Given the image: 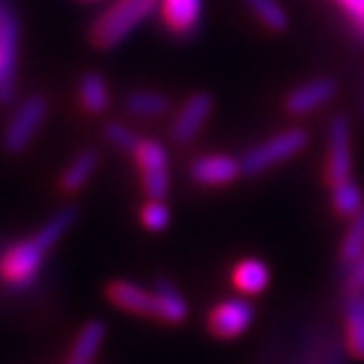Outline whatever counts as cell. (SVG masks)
Wrapping results in <instances>:
<instances>
[{"mask_svg":"<svg viewBox=\"0 0 364 364\" xmlns=\"http://www.w3.org/2000/svg\"><path fill=\"white\" fill-rule=\"evenodd\" d=\"M107 298L109 303L116 305L123 312L130 315H144V317H154L156 310V294L149 289L140 287L135 282L128 279H116L107 287Z\"/></svg>","mask_w":364,"mask_h":364,"instance_id":"10","label":"cell"},{"mask_svg":"<svg viewBox=\"0 0 364 364\" xmlns=\"http://www.w3.org/2000/svg\"><path fill=\"white\" fill-rule=\"evenodd\" d=\"M46 249L36 242V239H26V242H17L0 253V279L12 289H26L31 287L38 277L43 260H46Z\"/></svg>","mask_w":364,"mask_h":364,"instance_id":"3","label":"cell"},{"mask_svg":"<svg viewBox=\"0 0 364 364\" xmlns=\"http://www.w3.org/2000/svg\"><path fill=\"white\" fill-rule=\"evenodd\" d=\"M305 144H308V133L303 128H289L246 151L242 156V168L249 176H258V173H265L294 159Z\"/></svg>","mask_w":364,"mask_h":364,"instance_id":"2","label":"cell"},{"mask_svg":"<svg viewBox=\"0 0 364 364\" xmlns=\"http://www.w3.org/2000/svg\"><path fill=\"white\" fill-rule=\"evenodd\" d=\"M362 256H364V208L358 215H353L343 237V244H341V258H343V263L355 265Z\"/></svg>","mask_w":364,"mask_h":364,"instance_id":"23","label":"cell"},{"mask_svg":"<svg viewBox=\"0 0 364 364\" xmlns=\"http://www.w3.org/2000/svg\"><path fill=\"white\" fill-rule=\"evenodd\" d=\"M74 220H76V208H64V210H60V213H55L53 218H50V220L43 225L38 232H36L33 239L46 251H50L62 239L64 232H67L71 225H74Z\"/></svg>","mask_w":364,"mask_h":364,"instance_id":"22","label":"cell"},{"mask_svg":"<svg viewBox=\"0 0 364 364\" xmlns=\"http://www.w3.org/2000/svg\"><path fill=\"white\" fill-rule=\"evenodd\" d=\"M253 322L251 303L242 298H230V301L218 303L208 312V331L218 338H237L249 329Z\"/></svg>","mask_w":364,"mask_h":364,"instance_id":"6","label":"cell"},{"mask_svg":"<svg viewBox=\"0 0 364 364\" xmlns=\"http://www.w3.org/2000/svg\"><path fill=\"white\" fill-rule=\"evenodd\" d=\"M78 95L83 109L90 114H102L109 107V88L100 74H85L78 83Z\"/></svg>","mask_w":364,"mask_h":364,"instance_id":"20","label":"cell"},{"mask_svg":"<svg viewBox=\"0 0 364 364\" xmlns=\"http://www.w3.org/2000/svg\"><path fill=\"white\" fill-rule=\"evenodd\" d=\"M137 171L142 176V187L149 199H164L171 187L168 151L156 140H140L133 149Z\"/></svg>","mask_w":364,"mask_h":364,"instance_id":"4","label":"cell"},{"mask_svg":"<svg viewBox=\"0 0 364 364\" xmlns=\"http://www.w3.org/2000/svg\"><path fill=\"white\" fill-rule=\"evenodd\" d=\"M83 3H95V0H83Z\"/></svg>","mask_w":364,"mask_h":364,"instance_id":"30","label":"cell"},{"mask_svg":"<svg viewBox=\"0 0 364 364\" xmlns=\"http://www.w3.org/2000/svg\"><path fill=\"white\" fill-rule=\"evenodd\" d=\"M244 173L242 159L228 154H203L189 166V176L201 187H223L235 182Z\"/></svg>","mask_w":364,"mask_h":364,"instance_id":"8","label":"cell"},{"mask_svg":"<svg viewBox=\"0 0 364 364\" xmlns=\"http://www.w3.org/2000/svg\"><path fill=\"white\" fill-rule=\"evenodd\" d=\"M249 10L270 28V31H284L289 24V17L279 5V0H244Z\"/></svg>","mask_w":364,"mask_h":364,"instance_id":"24","label":"cell"},{"mask_svg":"<svg viewBox=\"0 0 364 364\" xmlns=\"http://www.w3.org/2000/svg\"><path fill=\"white\" fill-rule=\"evenodd\" d=\"M348 294L364 296V256L353 265L350 274H348Z\"/></svg>","mask_w":364,"mask_h":364,"instance_id":"28","label":"cell"},{"mask_svg":"<svg viewBox=\"0 0 364 364\" xmlns=\"http://www.w3.org/2000/svg\"><path fill=\"white\" fill-rule=\"evenodd\" d=\"M353 171V149H350V126L346 116H333L329 126V164L326 178L331 185L350 178Z\"/></svg>","mask_w":364,"mask_h":364,"instance_id":"7","label":"cell"},{"mask_svg":"<svg viewBox=\"0 0 364 364\" xmlns=\"http://www.w3.org/2000/svg\"><path fill=\"white\" fill-rule=\"evenodd\" d=\"M46 116H48V102L43 95H31V97H26L5 128V135H3L5 149L12 151V154L26 149L28 142L33 140V135L38 133V128L43 126Z\"/></svg>","mask_w":364,"mask_h":364,"instance_id":"5","label":"cell"},{"mask_svg":"<svg viewBox=\"0 0 364 364\" xmlns=\"http://www.w3.org/2000/svg\"><path fill=\"white\" fill-rule=\"evenodd\" d=\"M3 17H5V14H3V12H0V24H3Z\"/></svg>","mask_w":364,"mask_h":364,"instance_id":"29","label":"cell"},{"mask_svg":"<svg viewBox=\"0 0 364 364\" xmlns=\"http://www.w3.org/2000/svg\"><path fill=\"white\" fill-rule=\"evenodd\" d=\"M336 3L343 7V12L353 19L358 31L364 33V0H336Z\"/></svg>","mask_w":364,"mask_h":364,"instance_id":"27","label":"cell"},{"mask_svg":"<svg viewBox=\"0 0 364 364\" xmlns=\"http://www.w3.org/2000/svg\"><path fill=\"white\" fill-rule=\"evenodd\" d=\"M140 220L149 232H161V230L168 228L171 210L161 199H149L140 210Z\"/></svg>","mask_w":364,"mask_h":364,"instance_id":"25","label":"cell"},{"mask_svg":"<svg viewBox=\"0 0 364 364\" xmlns=\"http://www.w3.org/2000/svg\"><path fill=\"white\" fill-rule=\"evenodd\" d=\"M210 112H213V100H210V95H206V92L192 95V97L182 105L176 121H173V126H171L173 140L178 144L192 142L194 137L199 135V130L203 128V123L208 121Z\"/></svg>","mask_w":364,"mask_h":364,"instance_id":"9","label":"cell"},{"mask_svg":"<svg viewBox=\"0 0 364 364\" xmlns=\"http://www.w3.org/2000/svg\"><path fill=\"white\" fill-rule=\"evenodd\" d=\"M17 21L10 14L0 24V100L7 102L14 95V69H17Z\"/></svg>","mask_w":364,"mask_h":364,"instance_id":"11","label":"cell"},{"mask_svg":"<svg viewBox=\"0 0 364 364\" xmlns=\"http://www.w3.org/2000/svg\"><path fill=\"white\" fill-rule=\"evenodd\" d=\"M333 187V208H336L338 215H358L360 210L364 208V196H362V189L355 185V182L348 178L343 182H336Z\"/></svg>","mask_w":364,"mask_h":364,"instance_id":"21","label":"cell"},{"mask_svg":"<svg viewBox=\"0 0 364 364\" xmlns=\"http://www.w3.org/2000/svg\"><path fill=\"white\" fill-rule=\"evenodd\" d=\"M105 137L114 147H119L123 151H133L140 142V137L135 135V130L126 126V123H119V121H112L109 126L105 128Z\"/></svg>","mask_w":364,"mask_h":364,"instance_id":"26","label":"cell"},{"mask_svg":"<svg viewBox=\"0 0 364 364\" xmlns=\"http://www.w3.org/2000/svg\"><path fill=\"white\" fill-rule=\"evenodd\" d=\"M232 284H235V289L242 291V294L256 296L270 284V270H267V265L260 263V260L246 258L242 263H237L235 270H232Z\"/></svg>","mask_w":364,"mask_h":364,"instance_id":"15","label":"cell"},{"mask_svg":"<svg viewBox=\"0 0 364 364\" xmlns=\"http://www.w3.org/2000/svg\"><path fill=\"white\" fill-rule=\"evenodd\" d=\"M336 90L338 85L333 78H317V81L305 83L291 92L287 97V109L294 116H305L319 107H324L326 102H331Z\"/></svg>","mask_w":364,"mask_h":364,"instance_id":"13","label":"cell"},{"mask_svg":"<svg viewBox=\"0 0 364 364\" xmlns=\"http://www.w3.org/2000/svg\"><path fill=\"white\" fill-rule=\"evenodd\" d=\"M156 3L159 0H116L95 19L90 28L92 46L100 50L116 48L154 12Z\"/></svg>","mask_w":364,"mask_h":364,"instance_id":"1","label":"cell"},{"mask_svg":"<svg viewBox=\"0 0 364 364\" xmlns=\"http://www.w3.org/2000/svg\"><path fill=\"white\" fill-rule=\"evenodd\" d=\"M346 343L353 358L364 360V296L348 294L346 303Z\"/></svg>","mask_w":364,"mask_h":364,"instance_id":"14","label":"cell"},{"mask_svg":"<svg viewBox=\"0 0 364 364\" xmlns=\"http://www.w3.org/2000/svg\"><path fill=\"white\" fill-rule=\"evenodd\" d=\"M105 333H107L105 322H100V319L85 324L74 341V348H71L67 364H92L102 343H105Z\"/></svg>","mask_w":364,"mask_h":364,"instance_id":"16","label":"cell"},{"mask_svg":"<svg viewBox=\"0 0 364 364\" xmlns=\"http://www.w3.org/2000/svg\"><path fill=\"white\" fill-rule=\"evenodd\" d=\"M166 109H168V97L156 90H135L126 97V112L137 119H154L166 114Z\"/></svg>","mask_w":364,"mask_h":364,"instance_id":"19","label":"cell"},{"mask_svg":"<svg viewBox=\"0 0 364 364\" xmlns=\"http://www.w3.org/2000/svg\"><path fill=\"white\" fill-rule=\"evenodd\" d=\"M156 310L154 317L168 324H180L187 317V301L180 296V291L168 282H156Z\"/></svg>","mask_w":364,"mask_h":364,"instance_id":"17","label":"cell"},{"mask_svg":"<svg viewBox=\"0 0 364 364\" xmlns=\"http://www.w3.org/2000/svg\"><path fill=\"white\" fill-rule=\"evenodd\" d=\"M100 164V156L95 149H83L81 154L74 156V161L67 166V171L62 173L60 185L67 194H76L78 189L85 187V182L92 178L95 168Z\"/></svg>","mask_w":364,"mask_h":364,"instance_id":"18","label":"cell"},{"mask_svg":"<svg viewBox=\"0 0 364 364\" xmlns=\"http://www.w3.org/2000/svg\"><path fill=\"white\" fill-rule=\"evenodd\" d=\"M201 0H159V12L166 28L176 36H189L196 31L201 19Z\"/></svg>","mask_w":364,"mask_h":364,"instance_id":"12","label":"cell"}]
</instances>
